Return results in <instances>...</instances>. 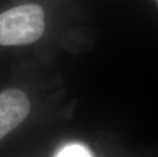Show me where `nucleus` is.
<instances>
[{
  "label": "nucleus",
  "mask_w": 158,
  "mask_h": 157,
  "mask_svg": "<svg viewBox=\"0 0 158 157\" xmlns=\"http://www.w3.org/2000/svg\"><path fill=\"white\" fill-rule=\"evenodd\" d=\"M30 101L19 89L0 93V140L25 121L30 112Z\"/></svg>",
  "instance_id": "obj_2"
},
{
  "label": "nucleus",
  "mask_w": 158,
  "mask_h": 157,
  "mask_svg": "<svg viewBox=\"0 0 158 157\" xmlns=\"http://www.w3.org/2000/svg\"><path fill=\"white\" fill-rule=\"evenodd\" d=\"M55 156H92L91 152L85 146L79 144H72L63 147L57 152Z\"/></svg>",
  "instance_id": "obj_3"
},
{
  "label": "nucleus",
  "mask_w": 158,
  "mask_h": 157,
  "mask_svg": "<svg viewBox=\"0 0 158 157\" xmlns=\"http://www.w3.org/2000/svg\"><path fill=\"white\" fill-rule=\"evenodd\" d=\"M45 29L44 11L37 4H26L0 14V45H28L37 41Z\"/></svg>",
  "instance_id": "obj_1"
},
{
  "label": "nucleus",
  "mask_w": 158,
  "mask_h": 157,
  "mask_svg": "<svg viewBox=\"0 0 158 157\" xmlns=\"http://www.w3.org/2000/svg\"><path fill=\"white\" fill-rule=\"evenodd\" d=\"M156 2H157V4H158V0H156Z\"/></svg>",
  "instance_id": "obj_4"
}]
</instances>
